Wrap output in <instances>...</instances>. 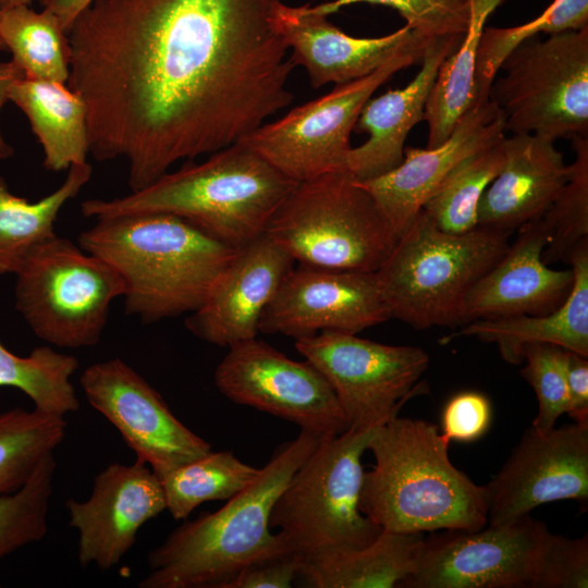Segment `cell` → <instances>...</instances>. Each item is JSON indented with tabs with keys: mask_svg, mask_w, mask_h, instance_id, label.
<instances>
[{
	"mask_svg": "<svg viewBox=\"0 0 588 588\" xmlns=\"http://www.w3.org/2000/svg\"><path fill=\"white\" fill-rule=\"evenodd\" d=\"M360 2L396 10L406 25L428 40L464 36L471 19V0H333L316 8L329 16L344 7Z\"/></svg>",
	"mask_w": 588,
	"mask_h": 588,
	"instance_id": "74e56055",
	"label": "cell"
},
{
	"mask_svg": "<svg viewBox=\"0 0 588 588\" xmlns=\"http://www.w3.org/2000/svg\"><path fill=\"white\" fill-rule=\"evenodd\" d=\"M64 416L12 408L0 414V495L22 488L65 437Z\"/></svg>",
	"mask_w": 588,
	"mask_h": 588,
	"instance_id": "1f68e13d",
	"label": "cell"
},
{
	"mask_svg": "<svg viewBox=\"0 0 588 588\" xmlns=\"http://www.w3.org/2000/svg\"><path fill=\"white\" fill-rule=\"evenodd\" d=\"M492 81L489 100L505 132L555 142L588 136V26L527 38L514 47Z\"/></svg>",
	"mask_w": 588,
	"mask_h": 588,
	"instance_id": "30bf717a",
	"label": "cell"
},
{
	"mask_svg": "<svg viewBox=\"0 0 588 588\" xmlns=\"http://www.w3.org/2000/svg\"><path fill=\"white\" fill-rule=\"evenodd\" d=\"M574 280L566 299L544 315H518L478 319L441 339L446 344L453 339L475 336L495 343L502 358L512 364L524 362L528 344L546 343L588 357V240L579 243L568 256Z\"/></svg>",
	"mask_w": 588,
	"mask_h": 588,
	"instance_id": "d4e9b609",
	"label": "cell"
},
{
	"mask_svg": "<svg viewBox=\"0 0 588 588\" xmlns=\"http://www.w3.org/2000/svg\"><path fill=\"white\" fill-rule=\"evenodd\" d=\"M588 538L549 532L531 588H587Z\"/></svg>",
	"mask_w": 588,
	"mask_h": 588,
	"instance_id": "ab89813d",
	"label": "cell"
},
{
	"mask_svg": "<svg viewBox=\"0 0 588 588\" xmlns=\"http://www.w3.org/2000/svg\"><path fill=\"white\" fill-rule=\"evenodd\" d=\"M91 173L88 162L71 166L64 182L37 201L12 194L0 174V274H15L37 245L56 235L59 212L89 182Z\"/></svg>",
	"mask_w": 588,
	"mask_h": 588,
	"instance_id": "83f0119b",
	"label": "cell"
},
{
	"mask_svg": "<svg viewBox=\"0 0 588 588\" xmlns=\"http://www.w3.org/2000/svg\"><path fill=\"white\" fill-rule=\"evenodd\" d=\"M266 233L301 266L359 272L378 271L399 240L347 171L297 183Z\"/></svg>",
	"mask_w": 588,
	"mask_h": 588,
	"instance_id": "52a82bcc",
	"label": "cell"
},
{
	"mask_svg": "<svg viewBox=\"0 0 588 588\" xmlns=\"http://www.w3.org/2000/svg\"><path fill=\"white\" fill-rule=\"evenodd\" d=\"M588 357L563 348L562 362L569 397L568 414L575 422L588 425Z\"/></svg>",
	"mask_w": 588,
	"mask_h": 588,
	"instance_id": "7bdbcfd3",
	"label": "cell"
},
{
	"mask_svg": "<svg viewBox=\"0 0 588 588\" xmlns=\"http://www.w3.org/2000/svg\"><path fill=\"white\" fill-rule=\"evenodd\" d=\"M56 467L51 455L22 488L0 495V560L46 536Z\"/></svg>",
	"mask_w": 588,
	"mask_h": 588,
	"instance_id": "8d00e7d4",
	"label": "cell"
},
{
	"mask_svg": "<svg viewBox=\"0 0 588 588\" xmlns=\"http://www.w3.org/2000/svg\"><path fill=\"white\" fill-rule=\"evenodd\" d=\"M375 429L322 437L293 474L270 515L287 547L302 559L371 543L381 528L359 507L362 456Z\"/></svg>",
	"mask_w": 588,
	"mask_h": 588,
	"instance_id": "ba28073f",
	"label": "cell"
},
{
	"mask_svg": "<svg viewBox=\"0 0 588 588\" xmlns=\"http://www.w3.org/2000/svg\"><path fill=\"white\" fill-rule=\"evenodd\" d=\"M505 121L490 101L473 106L450 136L433 148H404L403 161L373 179L357 181L372 197L397 237L415 220L427 199L466 157L505 136Z\"/></svg>",
	"mask_w": 588,
	"mask_h": 588,
	"instance_id": "d6986e66",
	"label": "cell"
},
{
	"mask_svg": "<svg viewBox=\"0 0 588 588\" xmlns=\"http://www.w3.org/2000/svg\"><path fill=\"white\" fill-rule=\"evenodd\" d=\"M503 138L463 159L427 199L422 210L437 228L461 234L478 226L480 198L504 162Z\"/></svg>",
	"mask_w": 588,
	"mask_h": 588,
	"instance_id": "836d02e7",
	"label": "cell"
},
{
	"mask_svg": "<svg viewBox=\"0 0 588 588\" xmlns=\"http://www.w3.org/2000/svg\"><path fill=\"white\" fill-rule=\"evenodd\" d=\"M426 47L407 50L366 76L335 85L238 142L297 183L346 171L351 133L362 109L396 72L420 63Z\"/></svg>",
	"mask_w": 588,
	"mask_h": 588,
	"instance_id": "8fae6325",
	"label": "cell"
},
{
	"mask_svg": "<svg viewBox=\"0 0 588 588\" xmlns=\"http://www.w3.org/2000/svg\"><path fill=\"white\" fill-rule=\"evenodd\" d=\"M462 39L463 36L432 39L425 49L418 73L405 87L390 89L366 102L354 131L368 133L369 137L363 145L352 147L346 161V171L357 181L382 175L403 161L405 139L424 120L439 69Z\"/></svg>",
	"mask_w": 588,
	"mask_h": 588,
	"instance_id": "603a6c76",
	"label": "cell"
},
{
	"mask_svg": "<svg viewBox=\"0 0 588 588\" xmlns=\"http://www.w3.org/2000/svg\"><path fill=\"white\" fill-rule=\"evenodd\" d=\"M549 532L530 515L478 530L431 532L401 587L531 588Z\"/></svg>",
	"mask_w": 588,
	"mask_h": 588,
	"instance_id": "4fadbf2b",
	"label": "cell"
},
{
	"mask_svg": "<svg viewBox=\"0 0 588 588\" xmlns=\"http://www.w3.org/2000/svg\"><path fill=\"white\" fill-rule=\"evenodd\" d=\"M490 420L489 400L479 392L464 391L452 396L443 408V434L450 441H475L488 430Z\"/></svg>",
	"mask_w": 588,
	"mask_h": 588,
	"instance_id": "60d3db41",
	"label": "cell"
},
{
	"mask_svg": "<svg viewBox=\"0 0 588 588\" xmlns=\"http://www.w3.org/2000/svg\"><path fill=\"white\" fill-rule=\"evenodd\" d=\"M44 151V167L52 172L87 162V107L63 83L23 77L11 91Z\"/></svg>",
	"mask_w": 588,
	"mask_h": 588,
	"instance_id": "4316f807",
	"label": "cell"
},
{
	"mask_svg": "<svg viewBox=\"0 0 588 588\" xmlns=\"http://www.w3.org/2000/svg\"><path fill=\"white\" fill-rule=\"evenodd\" d=\"M571 139L575 159L568 179L541 217L549 235L542 253L547 265L567 261L573 249L588 240V136Z\"/></svg>",
	"mask_w": 588,
	"mask_h": 588,
	"instance_id": "d590c367",
	"label": "cell"
},
{
	"mask_svg": "<svg viewBox=\"0 0 588 588\" xmlns=\"http://www.w3.org/2000/svg\"><path fill=\"white\" fill-rule=\"evenodd\" d=\"M69 525L78 532L77 558L109 569L120 563L136 541L139 528L167 510L160 479L151 468L111 463L94 480L85 501H66Z\"/></svg>",
	"mask_w": 588,
	"mask_h": 588,
	"instance_id": "ac0fdd59",
	"label": "cell"
},
{
	"mask_svg": "<svg viewBox=\"0 0 588 588\" xmlns=\"http://www.w3.org/2000/svg\"><path fill=\"white\" fill-rule=\"evenodd\" d=\"M79 384L88 403L159 479L211 451L210 443L182 424L158 391L121 358L89 365Z\"/></svg>",
	"mask_w": 588,
	"mask_h": 588,
	"instance_id": "9a60e30c",
	"label": "cell"
},
{
	"mask_svg": "<svg viewBox=\"0 0 588 588\" xmlns=\"http://www.w3.org/2000/svg\"><path fill=\"white\" fill-rule=\"evenodd\" d=\"M422 534L382 529L369 544L336 548L302 559L298 576L311 588H395L414 572Z\"/></svg>",
	"mask_w": 588,
	"mask_h": 588,
	"instance_id": "484cf974",
	"label": "cell"
},
{
	"mask_svg": "<svg viewBox=\"0 0 588 588\" xmlns=\"http://www.w3.org/2000/svg\"><path fill=\"white\" fill-rule=\"evenodd\" d=\"M487 525L516 520L539 505L588 501V425L540 432L530 426L500 471L483 486Z\"/></svg>",
	"mask_w": 588,
	"mask_h": 588,
	"instance_id": "2e32d148",
	"label": "cell"
},
{
	"mask_svg": "<svg viewBox=\"0 0 588 588\" xmlns=\"http://www.w3.org/2000/svg\"><path fill=\"white\" fill-rule=\"evenodd\" d=\"M562 351L560 346L546 343L528 344L524 348L526 365L520 375L535 390L538 412L531 426L540 432L555 427L560 416L568 411Z\"/></svg>",
	"mask_w": 588,
	"mask_h": 588,
	"instance_id": "f35d334b",
	"label": "cell"
},
{
	"mask_svg": "<svg viewBox=\"0 0 588 588\" xmlns=\"http://www.w3.org/2000/svg\"><path fill=\"white\" fill-rule=\"evenodd\" d=\"M24 77L23 71L12 61L0 62V111L10 101L13 85ZM14 155V148L4 139L0 128V159Z\"/></svg>",
	"mask_w": 588,
	"mask_h": 588,
	"instance_id": "ee69618b",
	"label": "cell"
},
{
	"mask_svg": "<svg viewBox=\"0 0 588 588\" xmlns=\"http://www.w3.org/2000/svg\"><path fill=\"white\" fill-rule=\"evenodd\" d=\"M450 440L426 420L393 416L376 428L359 507L381 529L422 534L478 530L487 525L483 486L449 458Z\"/></svg>",
	"mask_w": 588,
	"mask_h": 588,
	"instance_id": "277c9868",
	"label": "cell"
},
{
	"mask_svg": "<svg viewBox=\"0 0 588 588\" xmlns=\"http://www.w3.org/2000/svg\"><path fill=\"white\" fill-rule=\"evenodd\" d=\"M281 0H94L68 32V86L89 152L124 159L138 191L179 160L225 148L287 107L294 65Z\"/></svg>",
	"mask_w": 588,
	"mask_h": 588,
	"instance_id": "6da1fadb",
	"label": "cell"
},
{
	"mask_svg": "<svg viewBox=\"0 0 588 588\" xmlns=\"http://www.w3.org/2000/svg\"><path fill=\"white\" fill-rule=\"evenodd\" d=\"M512 234L481 225L448 233L421 209L376 271L392 318L417 330L460 326L467 293L504 255Z\"/></svg>",
	"mask_w": 588,
	"mask_h": 588,
	"instance_id": "8992f818",
	"label": "cell"
},
{
	"mask_svg": "<svg viewBox=\"0 0 588 588\" xmlns=\"http://www.w3.org/2000/svg\"><path fill=\"white\" fill-rule=\"evenodd\" d=\"M504 162L478 205V225L516 231L540 219L565 184L569 164L554 142L531 134L502 140Z\"/></svg>",
	"mask_w": 588,
	"mask_h": 588,
	"instance_id": "cb8c5ba5",
	"label": "cell"
},
{
	"mask_svg": "<svg viewBox=\"0 0 588 588\" xmlns=\"http://www.w3.org/2000/svg\"><path fill=\"white\" fill-rule=\"evenodd\" d=\"M392 318L376 272L292 268L259 319V332L299 340L322 331L357 334Z\"/></svg>",
	"mask_w": 588,
	"mask_h": 588,
	"instance_id": "e0dca14e",
	"label": "cell"
},
{
	"mask_svg": "<svg viewBox=\"0 0 588 588\" xmlns=\"http://www.w3.org/2000/svg\"><path fill=\"white\" fill-rule=\"evenodd\" d=\"M273 25L287 49L294 66L307 71L313 87L348 83L366 76L395 58L431 40L408 25L376 38H357L334 26L316 5L291 7L282 1L273 13Z\"/></svg>",
	"mask_w": 588,
	"mask_h": 588,
	"instance_id": "44dd1931",
	"label": "cell"
},
{
	"mask_svg": "<svg viewBox=\"0 0 588 588\" xmlns=\"http://www.w3.org/2000/svg\"><path fill=\"white\" fill-rule=\"evenodd\" d=\"M15 275L16 309L37 338L62 348L97 345L111 303L124 293L110 264L57 234L37 245Z\"/></svg>",
	"mask_w": 588,
	"mask_h": 588,
	"instance_id": "9c48e42d",
	"label": "cell"
},
{
	"mask_svg": "<svg viewBox=\"0 0 588 588\" xmlns=\"http://www.w3.org/2000/svg\"><path fill=\"white\" fill-rule=\"evenodd\" d=\"M77 368L75 356L50 346H37L27 356H19L0 342V387L21 390L34 402V408L42 413L65 416L78 411V397L71 382Z\"/></svg>",
	"mask_w": 588,
	"mask_h": 588,
	"instance_id": "d6a6232c",
	"label": "cell"
},
{
	"mask_svg": "<svg viewBox=\"0 0 588 588\" xmlns=\"http://www.w3.org/2000/svg\"><path fill=\"white\" fill-rule=\"evenodd\" d=\"M588 26V0H554L541 15L514 27H485L475 63L476 103L489 100V89L501 62L523 40Z\"/></svg>",
	"mask_w": 588,
	"mask_h": 588,
	"instance_id": "e575fe53",
	"label": "cell"
},
{
	"mask_svg": "<svg viewBox=\"0 0 588 588\" xmlns=\"http://www.w3.org/2000/svg\"><path fill=\"white\" fill-rule=\"evenodd\" d=\"M296 184L236 142L128 195L85 200L81 210L96 220L128 213L174 215L238 249L266 232Z\"/></svg>",
	"mask_w": 588,
	"mask_h": 588,
	"instance_id": "5b68a950",
	"label": "cell"
},
{
	"mask_svg": "<svg viewBox=\"0 0 588 588\" xmlns=\"http://www.w3.org/2000/svg\"><path fill=\"white\" fill-rule=\"evenodd\" d=\"M291 255L266 232L238 248L186 329L207 343L229 347L257 338L262 311L294 267Z\"/></svg>",
	"mask_w": 588,
	"mask_h": 588,
	"instance_id": "ffe728a7",
	"label": "cell"
},
{
	"mask_svg": "<svg viewBox=\"0 0 588 588\" xmlns=\"http://www.w3.org/2000/svg\"><path fill=\"white\" fill-rule=\"evenodd\" d=\"M516 231L504 255L467 293L460 326L478 319L544 315L566 299L573 270L552 269L542 260L549 235L541 218Z\"/></svg>",
	"mask_w": 588,
	"mask_h": 588,
	"instance_id": "7402d4cb",
	"label": "cell"
},
{
	"mask_svg": "<svg viewBox=\"0 0 588 588\" xmlns=\"http://www.w3.org/2000/svg\"><path fill=\"white\" fill-rule=\"evenodd\" d=\"M295 348L331 385L347 430L375 429L396 416L418 384L429 355L418 346L388 345L353 333L322 331L295 340Z\"/></svg>",
	"mask_w": 588,
	"mask_h": 588,
	"instance_id": "7c38bea8",
	"label": "cell"
},
{
	"mask_svg": "<svg viewBox=\"0 0 588 588\" xmlns=\"http://www.w3.org/2000/svg\"><path fill=\"white\" fill-rule=\"evenodd\" d=\"M42 9L53 13L68 34L77 15L94 0H39Z\"/></svg>",
	"mask_w": 588,
	"mask_h": 588,
	"instance_id": "f6af8a7d",
	"label": "cell"
},
{
	"mask_svg": "<svg viewBox=\"0 0 588 588\" xmlns=\"http://www.w3.org/2000/svg\"><path fill=\"white\" fill-rule=\"evenodd\" d=\"M302 558L291 553L250 565L225 588H290L298 576Z\"/></svg>",
	"mask_w": 588,
	"mask_h": 588,
	"instance_id": "b9f144b4",
	"label": "cell"
},
{
	"mask_svg": "<svg viewBox=\"0 0 588 588\" xmlns=\"http://www.w3.org/2000/svg\"><path fill=\"white\" fill-rule=\"evenodd\" d=\"M259 471L232 452L210 451L160 478L167 510L174 519H184L204 502L230 500L249 486Z\"/></svg>",
	"mask_w": 588,
	"mask_h": 588,
	"instance_id": "4dcf8cb0",
	"label": "cell"
},
{
	"mask_svg": "<svg viewBox=\"0 0 588 588\" xmlns=\"http://www.w3.org/2000/svg\"><path fill=\"white\" fill-rule=\"evenodd\" d=\"M34 0H0V8L12 7L19 4H32Z\"/></svg>",
	"mask_w": 588,
	"mask_h": 588,
	"instance_id": "bcb514c9",
	"label": "cell"
},
{
	"mask_svg": "<svg viewBox=\"0 0 588 588\" xmlns=\"http://www.w3.org/2000/svg\"><path fill=\"white\" fill-rule=\"evenodd\" d=\"M326 437V436H324ZM322 436L301 430L281 444L256 479L225 505L172 530L148 555L140 588H225L244 568L293 553L270 515L280 493Z\"/></svg>",
	"mask_w": 588,
	"mask_h": 588,
	"instance_id": "7a4b0ae2",
	"label": "cell"
},
{
	"mask_svg": "<svg viewBox=\"0 0 588 588\" xmlns=\"http://www.w3.org/2000/svg\"><path fill=\"white\" fill-rule=\"evenodd\" d=\"M215 384L230 401L256 408L319 436L347 430L327 379L308 360L289 358L257 338L229 346Z\"/></svg>",
	"mask_w": 588,
	"mask_h": 588,
	"instance_id": "5bb4252c",
	"label": "cell"
},
{
	"mask_svg": "<svg viewBox=\"0 0 588 588\" xmlns=\"http://www.w3.org/2000/svg\"><path fill=\"white\" fill-rule=\"evenodd\" d=\"M503 1L471 0L468 28L460 46L442 62L426 102V148L442 144L461 118L476 105L474 74L479 44L488 17Z\"/></svg>",
	"mask_w": 588,
	"mask_h": 588,
	"instance_id": "f1b7e54d",
	"label": "cell"
},
{
	"mask_svg": "<svg viewBox=\"0 0 588 588\" xmlns=\"http://www.w3.org/2000/svg\"><path fill=\"white\" fill-rule=\"evenodd\" d=\"M78 245L110 264L124 283V310L144 323L198 309L237 249L169 213L97 219Z\"/></svg>",
	"mask_w": 588,
	"mask_h": 588,
	"instance_id": "3957f363",
	"label": "cell"
},
{
	"mask_svg": "<svg viewBox=\"0 0 588 588\" xmlns=\"http://www.w3.org/2000/svg\"><path fill=\"white\" fill-rule=\"evenodd\" d=\"M0 51H7L4 45L2 44V41L0 40Z\"/></svg>",
	"mask_w": 588,
	"mask_h": 588,
	"instance_id": "7dc6e473",
	"label": "cell"
},
{
	"mask_svg": "<svg viewBox=\"0 0 588 588\" xmlns=\"http://www.w3.org/2000/svg\"><path fill=\"white\" fill-rule=\"evenodd\" d=\"M0 40L25 77L68 83L70 44L50 11L29 4L0 8Z\"/></svg>",
	"mask_w": 588,
	"mask_h": 588,
	"instance_id": "f546056e",
	"label": "cell"
}]
</instances>
